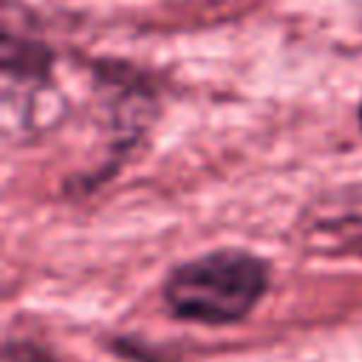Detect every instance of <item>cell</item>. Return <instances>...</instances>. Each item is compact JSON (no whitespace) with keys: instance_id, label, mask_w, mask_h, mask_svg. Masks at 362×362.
I'll return each instance as SVG.
<instances>
[{"instance_id":"cell-4","label":"cell","mask_w":362,"mask_h":362,"mask_svg":"<svg viewBox=\"0 0 362 362\" xmlns=\"http://www.w3.org/2000/svg\"><path fill=\"white\" fill-rule=\"evenodd\" d=\"M359 127H362V102H359Z\"/></svg>"},{"instance_id":"cell-3","label":"cell","mask_w":362,"mask_h":362,"mask_svg":"<svg viewBox=\"0 0 362 362\" xmlns=\"http://www.w3.org/2000/svg\"><path fill=\"white\" fill-rule=\"evenodd\" d=\"M54 54L42 40L17 37L14 31H3V76L6 82H45L51 71Z\"/></svg>"},{"instance_id":"cell-2","label":"cell","mask_w":362,"mask_h":362,"mask_svg":"<svg viewBox=\"0 0 362 362\" xmlns=\"http://www.w3.org/2000/svg\"><path fill=\"white\" fill-rule=\"evenodd\" d=\"M300 235L311 252H362V184L314 198L300 218Z\"/></svg>"},{"instance_id":"cell-1","label":"cell","mask_w":362,"mask_h":362,"mask_svg":"<svg viewBox=\"0 0 362 362\" xmlns=\"http://www.w3.org/2000/svg\"><path fill=\"white\" fill-rule=\"evenodd\" d=\"M272 283L269 263L238 246H218L175 263L164 283L161 300L181 322L238 325L255 314Z\"/></svg>"}]
</instances>
